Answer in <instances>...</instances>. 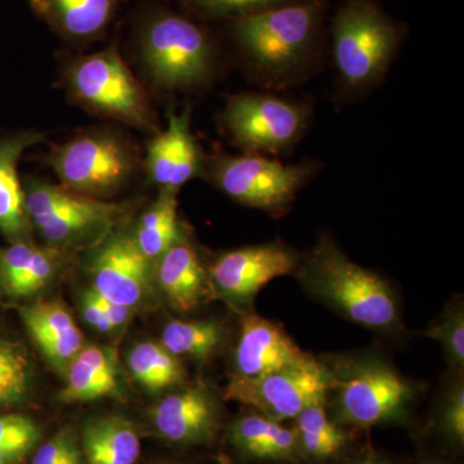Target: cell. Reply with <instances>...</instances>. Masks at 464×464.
<instances>
[{
    "label": "cell",
    "mask_w": 464,
    "mask_h": 464,
    "mask_svg": "<svg viewBox=\"0 0 464 464\" xmlns=\"http://www.w3.org/2000/svg\"><path fill=\"white\" fill-rule=\"evenodd\" d=\"M302 280L317 298L351 322L373 331L399 325V308L389 283L351 261L325 237L302 267Z\"/></svg>",
    "instance_id": "cell-1"
},
{
    "label": "cell",
    "mask_w": 464,
    "mask_h": 464,
    "mask_svg": "<svg viewBox=\"0 0 464 464\" xmlns=\"http://www.w3.org/2000/svg\"><path fill=\"white\" fill-rule=\"evenodd\" d=\"M322 3L304 0L235 18L234 34L253 65L284 75L304 63L319 32Z\"/></svg>",
    "instance_id": "cell-2"
},
{
    "label": "cell",
    "mask_w": 464,
    "mask_h": 464,
    "mask_svg": "<svg viewBox=\"0 0 464 464\" xmlns=\"http://www.w3.org/2000/svg\"><path fill=\"white\" fill-rule=\"evenodd\" d=\"M332 33L338 72L356 90L377 83L398 51V29L372 0H348L334 17Z\"/></svg>",
    "instance_id": "cell-3"
},
{
    "label": "cell",
    "mask_w": 464,
    "mask_h": 464,
    "mask_svg": "<svg viewBox=\"0 0 464 464\" xmlns=\"http://www.w3.org/2000/svg\"><path fill=\"white\" fill-rule=\"evenodd\" d=\"M66 87L88 111L140 130L154 127L145 91L115 48L74 60L66 70Z\"/></svg>",
    "instance_id": "cell-4"
},
{
    "label": "cell",
    "mask_w": 464,
    "mask_h": 464,
    "mask_svg": "<svg viewBox=\"0 0 464 464\" xmlns=\"http://www.w3.org/2000/svg\"><path fill=\"white\" fill-rule=\"evenodd\" d=\"M141 54L155 83L188 90L207 83L213 72V45L199 26L177 14H159L145 27Z\"/></svg>",
    "instance_id": "cell-5"
},
{
    "label": "cell",
    "mask_w": 464,
    "mask_h": 464,
    "mask_svg": "<svg viewBox=\"0 0 464 464\" xmlns=\"http://www.w3.org/2000/svg\"><path fill=\"white\" fill-rule=\"evenodd\" d=\"M48 163L69 190L103 200L132 179L137 158L121 137L109 132L79 134L52 150Z\"/></svg>",
    "instance_id": "cell-6"
},
{
    "label": "cell",
    "mask_w": 464,
    "mask_h": 464,
    "mask_svg": "<svg viewBox=\"0 0 464 464\" xmlns=\"http://www.w3.org/2000/svg\"><path fill=\"white\" fill-rule=\"evenodd\" d=\"M25 194L30 221L56 248L108 234L125 210L123 204L93 199L48 182L30 183Z\"/></svg>",
    "instance_id": "cell-7"
},
{
    "label": "cell",
    "mask_w": 464,
    "mask_h": 464,
    "mask_svg": "<svg viewBox=\"0 0 464 464\" xmlns=\"http://www.w3.org/2000/svg\"><path fill=\"white\" fill-rule=\"evenodd\" d=\"M315 167L280 163L258 154L218 159L210 169L216 185L231 199L271 215H283Z\"/></svg>",
    "instance_id": "cell-8"
},
{
    "label": "cell",
    "mask_w": 464,
    "mask_h": 464,
    "mask_svg": "<svg viewBox=\"0 0 464 464\" xmlns=\"http://www.w3.org/2000/svg\"><path fill=\"white\" fill-rule=\"evenodd\" d=\"M332 373V372H331ZM337 411L344 423L368 429L399 417L414 391L391 366L381 362H353L333 374Z\"/></svg>",
    "instance_id": "cell-9"
},
{
    "label": "cell",
    "mask_w": 464,
    "mask_h": 464,
    "mask_svg": "<svg viewBox=\"0 0 464 464\" xmlns=\"http://www.w3.org/2000/svg\"><path fill=\"white\" fill-rule=\"evenodd\" d=\"M332 386L331 372L311 356L302 364L255 380L231 378L225 396L283 422L295 420L308 406L326 400Z\"/></svg>",
    "instance_id": "cell-10"
},
{
    "label": "cell",
    "mask_w": 464,
    "mask_h": 464,
    "mask_svg": "<svg viewBox=\"0 0 464 464\" xmlns=\"http://www.w3.org/2000/svg\"><path fill=\"white\" fill-rule=\"evenodd\" d=\"M308 110L299 103L266 94L232 97L224 123L232 140L249 154H277L301 139Z\"/></svg>",
    "instance_id": "cell-11"
},
{
    "label": "cell",
    "mask_w": 464,
    "mask_h": 464,
    "mask_svg": "<svg viewBox=\"0 0 464 464\" xmlns=\"http://www.w3.org/2000/svg\"><path fill=\"white\" fill-rule=\"evenodd\" d=\"M298 257L282 244L270 243L230 250L216 259L210 277L217 290L231 301L248 302L266 284L295 273Z\"/></svg>",
    "instance_id": "cell-12"
},
{
    "label": "cell",
    "mask_w": 464,
    "mask_h": 464,
    "mask_svg": "<svg viewBox=\"0 0 464 464\" xmlns=\"http://www.w3.org/2000/svg\"><path fill=\"white\" fill-rule=\"evenodd\" d=\"M150 266L151 261L142 255L133 235L116 234L101 246L92 262V290L133 310L149 289Z\"/></svg>",
    "instance_id": "cell-13"
},
{
    "label": "cell",
    "mask_w": 464,
    "mask_h": 464,
    "mask_svg": "<svg viewBox=\"0 0 464 464\" xmlns=\"http://www.w3.org/2000/svg\"><path fill=\"white\" fill-rule=\"evenodd\" d=\"M310 357L279 326L264 317L248 315L241 322L232 378L255 380L302 364Z\"/></svg>",
    "instance_id": "cell-14"
},
{
    "label": "cell",
    "mask_w": 464,
    "mask_h": 464,
    "mask_svg": "<svg viewBox=\"0 0 464 464\" xmlns=\"http://www.w3.org/2000/svg\"><path fill=\"white\" fill-rule=\"evenodd\" d=\"M155 430L167 441L203 445L215 439L219 413L209 391L188 387L161 399L151 411Z\"/></svg>",
    "instance_id": "cell-15"
},
{
    "label": "cell",
    "mask_w": 464,
    "mask_h": 464,
    "mask_svg": "<svg viewBox=\"0 0 464 464\" xmlns=\"http://www.w3.org/2000/svg\"><path fill=\"white\" fill-rule=\"evenodd\" d=\"M146 164L150 179L160 190L179 191L199 174L200 149L191 133L188 111L169 112L167 130L150 142Z\"/></svg>",
    "instance_id": "cell-16"
},
{
    "label": "cell",
    "mask_w": 464,
    "mask_h": 464,
    "mask_svg": "<svg viewBox=\"0 0 464 464\" xmlns=\"http://www.w3.org/2000/svg\"><path fill=\"white\" fill-rule=\"evenodd\" d=\"M36 346L58 372H65L84 347V337L72 314L57 301H39L21 311Z\"/></svg>",
    "instance_id": "cell-17"
},
{
    "label": "cell",
    "mask_w": 464,
    "mask_h": 464,
    "mask_svg": "<svg viewBox=\"0 0 464 464\" xmlns=\"http://www.w3.org/2000/svg\"><path fill=\"white\" fill-rule=\"evenodd\" d=\"M228 440L241 456L256 462L297 463L301 459L295 429L255 411L231 424Z\"/></svg>",
    "instance_id": "cell-18"
},
{
    "label": "cell",
    "mask_w": 464,
    "mask_h": 464,
    "mask_svg": "<svg viewBox=\"0 0 464 464\" xmlns=\"http://www.w3.org/2000/svg\"><path fill=\"white\" fill-rule=\"evenodd\" d=\"M159 286L179 313L199 306L207 292V275L197 250L182 237L157 259Z\"/></svg>",
    "instance_id": "cell-19"
},
{
    "label": "cell",
    "mask_w": 464,
    "mask_h": 464,
    "mask_svg": "<svg viewBox=\"0 0 464 464\" xmlns=\"http://www.w3.org/2000/svg\"><path fill=\"white\" fill-rule=\"evenodd\" d=\"M43 139L39 132H24L0 141V231L7 237H23L29 228L26 194L17 167L24 152Z\"/></svg>",
    "instance_id": "cell-20"
},
{
    "label": "cell",
    "mask_w": 464,
    "mask_h": 464,
    "mask_svg": "<svg viewBox=\"0 0 464 464\" xmlns=\"http://www.w3.org/2000/svg\"><path fill=\"white\" fill-rule=\"evenodd\" d=\"M119 380L114 357L100 346H84L70 362L66 386L60 392L65 404L118 396Z\"/></svg>",
    "instance_id": "cell-21"
},
{
    "label": "cell",
    "mask_w": 464,
    "mask_h": 464,
    "mask_svg": "<svg viewBox=\"0 0 464 464\" xmlns=\"http://www.w3.org/2000/svg\"><path fill=\"white\" fill-rule=\"evenodd\" d=\"M121 0H30L33 11L58 34L88 39L102 32Z\"/></svg>",
    "instance_id": "cell-22"
},
{
    "label": "cell",
    "mask_w": 464,
    "mask_h": 464,
    "mask_svg": "<svg viewBox=\"0 0 464 464\" xmlns=\"http://www.w3.org/2000/svg\"><path fill=\"white\" fill-rule=\"evenodd\" d=\"M82 447L87 464H136L141 456V440L133 424L115 415L88 420Z\"/></svg>",
    "instance_id": "cell-23"
},
{
    "label": "cell",
    "mask_w": 464,
    "mask_h": 464,
    "mask_svg": "<svg viewBox=\"0 0 464 464\" xmlns=\"http://www.w3.org/2000/svg\"><path fill=\"white\" fill-rule=\"evenodd\" d=\"M299 453L313 462H328L348 444V433L329 417L325 400L308 406L295 418Z\"/></svg>",
    "instance_id": "cell-24"
},
{
    "label": "cell",
    "mask_w": 464,
    "mask_h": 464,
    "mask_svg": "<svg viewBox=\"0 0 464 464\" xmlns=\"http://www.w3.org/2000/svg\"><path fill=\"white\" fill-rule=\"evenodd\" d=\"M177 191L160 190L154 204L140 218L133 239L149 261H157L181 239Z\"/></svg>",
    "instance_id": "cell-25"
},
{
    "label": "cell",
    "mask_w": 464,
    "mask_h": 464,
    "mask_svg": "<svg viewBox=\"0 0 464 464\" xmlns=\"http://www.w3.org/2000/svg\"><path fill=\"white\" fill-rule=\"evenodd\" d=\"M128 364L134 380L151 392L170 389L185 380V368L179 357L155 342H142L134 346Z\"/></svg>",
    "instance_id": "cell-26"
},
{
    "label": "cell",
    "mask_w": 464,
    "mask_h": 464,
    "mask_svg": "<svg viewBox=\"0 0 464 464\" xmlns=\"http://www.w3.org/2000/svg\"><path fill=\"white\" fill-rule=\"evenodd\" d=\"M224 329L215 322H172L161 334L164 347L177 357L207 359L219 346Z\"/></svg>",
    "instance_id": "cell-27"
},
{
    "label": "cell",
    "mask_w": 464,
    "mask_h": 464,
    "mask_svg": "<svg viewBox=\"0 0 464 464\" xmlns=\"http://www.w3.org/2000/svg\"><path fill=\"white\" fill-rule=\"evenodd\" d=\"M32 380L33 366L26 348L16 342L0 340V406L23 401Z\"/></svg>",
    "instance_id": "cell-28"
},
{
    "label": "cell",
    "mask_w": 464,
    "mask_h": 464,
    "mask_svg": "<svg viewBox=\"0 0 464 464\" xmlns=\"http://www.w3.org/2000/svg\"><path fill=\"white\" fill-rule=\"evenodd\" d=\"M39 424L21 414L0 415V464H20L41 440Z\"/></svg>",
    "instance_id": "cell-29"
},
{
    "label": "cell",
    "mask_w": 464,
    "mask_h": 464,
    "mask_svg": "<svg viewBox=\"0 0 464 464\" xmlns=\"http://www.w3.org/2000/svg\"><path fill=\"white\" fill-rule=\"evenodd\" d=\"M60 258L61 253L56 246H38L26 270L5 290L14 297H29L41 292L56 274Z\"/></svg>",
    "instance_id": "cell-30"
},
{
    "label": "cell",
    "mask_w": 464,
    "mask_h": 464,
    "mask_svg": "<svg viewBox=\"0 0 464 464\" xmlns=\"http://www.w3.org/2000/svg\"><path fill=\"white\" fill-rule=\"evenodd\" d=\"M426 335L441 344L451 366L456 369L463 368L464 313L462 306L456 304L449 308L439 323L427 329Z\"/></svg>",
    "instance_id": "cell-31"
},
{
    "label": "cell",
    "mask_w": 464,
    "mask_h": 464,
    "mask_svg": "<svg viewBox=\"0 0 464 464\" xmlns=\"http://www.w3.org/2000/svg\"><path fill=\"white\" fill-rule=\"evenodd\" d=\"M192 8L203 12L208 16L241 17L266 9L293 5L304 0H186Z\"/></svg>",
    "instance_id": "cell-32"
},
{
    "label": "cell",
    "mask_w": 464,
    "mask_h": 464,
    "mask_svg": "<svg viewBox=\"0 0 464 464\" xmlns=\"http://www.w3.org/2000/svg\"><path fill=\"white\" fill-rule=\"evenodd\" d=\"M82 454L74 432L63 429L36 449L32 464H67L82 459Z\"/></svg>",
    "instance_id": "cell-33"
},
{
    "label": "cell",
    "mask_w": 464,
    "mask_h": 464,
    "mask_svg": "<svg viewBox=\"0 0 464 464\" xmlns=\"http://www.w3.org/2000/svg\"><path fill=\"white\" fill-rule=\"evenodd\" d=\"M441 429L457 444L464 441V390L457 384L451 391L441 413Z\"/></svg>",
    "instance_id": "cell-34"
},
{
    "label": "cell",
    "mask_w": 464,
    "mask_h": 464,
    "mask_svg": "<svg viewBox=\"0 0 464 464\" xmlns=\"http://www.w3.org/2000/svg\"><path fill=\"white\" fill-rule=\"evenodd\" d=\"M82 313H83L85 322L97 331L105 333V334L115 332L114 326L110 323L108 315L101 307L99 299L92 289L85 292L82 298Z\"/></svg>",
    "instance_id": "cell-35"
},
{
    "label": "cell",
    "mask_w": 464,
    "mask_h": 464,
    "mask_svg": "<svg viewBox=\"0 0 464 464\" xmlns=\"http://www.w3.org/2000/svg\"><path fill=\"white\" fill-rule=\"evenodd\" d=\"M96 297L99 299L101 307L105 311L115 331L123 326L124 324H127V322H130V315H132V308L121 306V304H115V302L109 301V299L100 297L99 295H96Z\"/></svg>",
    "instance_id": "cell-36"
},
{
    "label": "cell",
    "mask_w": 464,
    "mask_h": 464,
    "mask_svg": "<svg viewBox=\"0 0 464 464\" xmlns=\"http://www.w3.org/2000/svg\"><path fill=\"white\" fill-rule=\"evenodd\" d=\"M344 464H390L383 458L377 456L374 453H365L362 456L353 458V459L347 460Z\"/></svg>",
    "instance_id": "cell-37"
},
{
    "label": "cell",
    "mask_w": 464,
    "mask_h": 464,
    "mask_svg": "<svg viewBox=\"0 0 464 464\" xmlns=\"http://www.w3.org/2000/svg\"><path fill=\"white\" fill-rule=\"evenodd\" d=\"M221 463L222 464H231L230 462H228V460L224 459V458H221Z\"/></svg>",
    "instance_id": "cell-38"
}]
</instances>
